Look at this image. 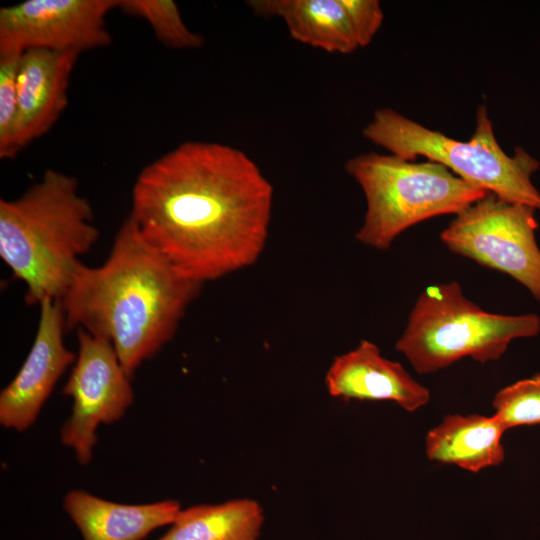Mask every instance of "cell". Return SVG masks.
Listing matches in <instances>:
<instances>
[{"mask_svg":"<svg viewBox=\"0 0 540 540\" xmlns=\"http://www.w3.org/2000/svg\"><path fill=\"white\" fill-rule=\"evenodd\" d=\"M272 204V184L244 151L188 140L139 172L129 217L181 275L204 284L258 260Z\"/></svg>","mask_w":540,"mask_h":540,"instance_id":"1","label":"cell"},{"mask_svg":"<svg viewBox=\"0 0 540 540\" xmlns=\"http://www.w3.org/2000/svg\"><path fill=\"white\" fill-rule=\"evenodd\" d=\"M202 285L181 275L128 217L105 262L81 263L59 300L67 329L109 341L132 377L172 339Z\"/></svg>","mask_w":540,"mask_h":540,"instance_id":"2","label":"cell"},{"mask_svg":"<svg viewBox=\"0 0 540 540\" xmlns=\"http://www.w3.org/2000/svg\"><path fill=\"white\" fill-rule=\"evenodd\" d=\"M99 238L78 180L48 169L19 197L0 200V257L26 286L25 302L59 300Z\"/></svg>","mask_w":540,"mask_h":540,"instance_id":"3","label":"cell"},{"mask_svg":"<svg viewBox=\"0 0 540 540\" xmlns=\"http://www.w3.org/2000/svg\"><path fill=\"white\" fill-rule=\"evenodd\" d=\"M362 133L392 155L410 161L423 156L504 201L540 211V192L531 180L540 162L522 147H516L512 156L501 148L485 105L477 109L468 141L450 138L391 108L376 110Z\"/></svg>","mask_w":540,"mask_h":540,"instance_id":"4","label":"cell"},{"mask_svg":"<svg viewBox=\"0 0 540 540\" xmlns=\"http://www.w3.org/2000/svg\"><path fill=\"white\" fill-rule=\"evenodd\" d=\"M345 170L366 199L363 224L355 238L377 250L389 249L415 224L439 215H458L488 193L439 163L392 154L356 155L346 162Z\"/></svg>","mask_w":540,"mask_h":540,"instance_id":"5","label":"cell"},{"mask_svg":"<svg viewBox=\"0 0 540 540\" xmlns=\"http://www.w3.org/2000/svg\"><path fill=\"white\" fill-rule=\"evenodd\" d=\"M539 333L537 314L487 312L451 281L424 289L395 347L417 373L428 374L465 357L482 364L498 360L513 340Z\"/></svg>","mask_w":540,"mask_h":540,"instance_id":"6","label":"cell"},{"mask_svg":"<svg viewBox=\"0 0 540 540\" xmlns=\"http://www.w3.org/2000/svg\"><path fill=\"white\" fill-rule=\"evenodd\" d=\"M536 211L488 192L456 215L440 238L450 251L509 275L540 302Z\"/></svg>","mask_w":540,"mask_h":540,"instance_id":"7","label":"cell"},{"mask_svg":"<svg viewBox=\"0 0 540 540\" xmlns=\"http://www.w3.org/2000/svg\"><path fill=\"white\" fill-rule=\"evenodd\" d=\"M78 353L63 394L72 398V413L60 429L61 443L80 465L93 458L99 425L120 420L134 400L131 377L112 344L77 329Z\"/></svg>","mask_w":540,"mask_h":540,"instance_id":"8","label":"cell"},{"mask_svg":"<svg viewBox=\"0 0 540 540\" xmlns=\"http://www.w3.org/2000/svg\"><path fill=\"white\" fill-rule=\"evenodd\" d=\"M118 0H26L0 9V57L30 50L76 51L110 45L106 17Z\"/></svg>","mask_w":540,"mask_h":540,"instance_id":"9","label":"cell"},{"mask_svg":"<svg viewBox=\"0 0 540 540\" xmlns=\"http://www.w3.org/2000/svg\"><path fill=\"white\" fill-rule=\"evenodd\" d=\"M32 347L12 381L0 393V424L18 432L37 420L46 400L77 355L66 348L67 329L60 300L46 299Z\"/></svg>","mask_w":540,"mask_h":540,"instance_id":"10","label":"cell"},{"mask_svg":"<svg viewBox=\"0 0 540 540\" xmlns=\"http://www.w3.org/2000/svg\"><path fill=\"white\" fill-rule=\"evenodd\" d=\"M325 385L328 393L345 401H390L407 412L428 404L430 391L396 361L382 356L379 347L361 340L354 349L336 356Z\"/></svg>","mask_w":540,"mask_h":540,"instance_id":"11","label":"cell"},{"mask_svg":"<svg viewBox=\"0 0 540 540\" xmlns=\"http://www.w3.org/2000/svg\"><path fill=\"white\" fill-rule=\"evenodd\" d=\"M80 53L30 50L20 56L17 75L19 152L46 134L68 104V88Z\"/></svg>","mask_w":540,"mask_h":540,"instance_id":"12","label":"cell"},{"mask_svg":"<svg viewBox=\"0 0 540 540\" xmlns=\"http://www.w3.org/2000/svg\"><path fill=\"white\" fill-rule=\"evenodd\" d=\"M63 508L83 540H143L152 531L170 526L182 510L168 499L146 504H122L84 490L66 494Z\"/></svg>","mask_w":540,"mask_h":540,"instance_id":"13","label":"cell"},{"mask_svg":"<svg viewBox=\"0 0 540 540\" xmlns=\"http://www.w3.org/2000/svg\"><path fill=\"white\" fill-rule=\"evenodd\" d=\"M506 431L494 414H449L427 433L425 453L431 461L476 473L504 461Z\"/></svg>","mask_w":540,"mask_h":540,"instance_id":"14","label":"cell"},{"mask_svg":"<svg viewBox=\"0 0 540 540\" xmlns=\"http://www.w3.org/2000/svg\"><path fill=\"white\" fill-rule=\"evenodd\" d=\"M251 11L282 19L290 36L328 53L350 54L360 48L340 0H249Z\"/></svg>","mask_w":540,"mask_h":540,"instance_id":"15","label":"cell"},{"mask_svg":"<svg viewBox=\"0 0 540 540\" xmlns=\"http://www.w3.org/2000/svg\"><path fill=\"white\" fill-rule=\"evenodd\" d=\"M264 523L259 502L250 498L182 509L158 540H258Z\"/></svg>","mask_w":540,"mask_h":540,"instance_id":"16","label":"cell"},{"mask_svg":"<svg viewBox=\"0 0 540 540\" xmlns=\"http://www.w3.org/2000/svg\"><path fill=\"white\" fill-rule=\"evenodd\" d=\"M117 8L145 20L156 38L169 48L198 49L204 44L202 35L185 24L172 0H118Z\"/></svg>","mask_w":540,"mask_h":540,"instance_id":"17","label":"cell"},{"mask_svg":"<svg viewBox=\"0 0 540 540\" xmlns=\"http://www.w3.org/2000/svg\"><path fill=\"white\" fill-rule=\"evenodd\" d=\"M492 405L506 430L540 425V373L502 388Z\"/></svg>","mask_w":540,"mask_h":540,"instance_id":"18","label":"cell"},{"mask_svg":"<svg viewBox=\"0 0 540 540\" xmlns=\"http://www.w3.org/2000/svg\"><path fill=\"white\" fill-rule=\"evenodd\" d=\"M21 55L0 57V158L12 159L18 153L17 75Z\"/></svg>","mask_w":540,"mask_h":540,"instance_id":"19","label":"cell"},{"mask_svg":"<svg viewBox=\"0 0 540 540\" xmlns=\"http://www.w3.org/2000/svg\"><path fill=\"white\" fill-rule=\"evenodd\" d=\"M359 47H365L379 31L384 14L377 0H340Z\"/></svg>","mask_w":540,"mask_h":540,"instance_id":"20","label":"cell"}]
</instances>
